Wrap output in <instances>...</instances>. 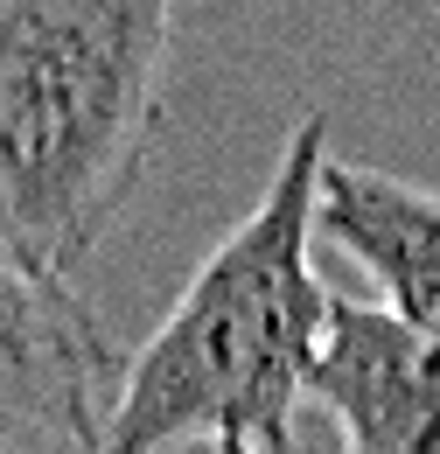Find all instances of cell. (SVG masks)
<instances>
[{
    "mask_svg": "<svg viewBox=\"0 0 440 454\" xmlns=\"http://www.w3.org/2000/svg\"><path fill=\"white\" fill-rule=\"evenodd\" d=\"M217 454H252V448H238V441H224V448H217Z\"/></svg>",
    "mask_w": 440,
    "mask_h": 454,
    "instance_id": "6",
    "label": "cell"
},
{
    "mask_svg": "<svg viewBox=\"0 0 440 454\" xmlns=\"http://www.w3.org/2000/svg\"><path fill=\"white\" fill-rule=\"evenodd\" d=\"M175 0H0V252L77 273L161 140Z\"/></svg>",
    "mask_w": 440,
    "mask_h": 454,
    "instance_id": "2",
    "label": "cell"
},
{
    "mask_svg": "<svg viewBox=\"0 0 440 454\" xmlns=\"http://www.w3.org/2000/svg\"><path fill=\"white\" fill-rule=\"evenodd\" d=\"M315 231L378 286V308L440 342V196L378 168H322Z\"/></svg>",
    "mask_w": 440,
    "mask_h": 454,
    "instance_id": "5",
    "label": "cell"
},
{
    "mask_svg": "<svg viewBox=\"0 0 440 454\" xmlns=\"http://www.w3.org/2000/svg\"><path fill=\"white\" fill-rule=\"evenodd\" d=\"M308 398H322L350 454H440V342L385 308L335 294Z\"/></svg>",
    "mask_w": 440,
    "mask_h": 454,
    "instance_id": "4",
    "label": "cell"
},
{
    "mask_svg": "<svg viewBox=\"0 0 440 454\" xmlns=\"http://www.w3.org/2000/svg\"><path fill=\"white\" fill-rule=\"evenodd\" d=\"M322 168L329 113H308L287 133L259 203L217 238L161 329L126 356L91 454H175L189 441L294 454V412L308 398L335 308L315 273Z\"/></svg>",
    "mask_w": 440,
    "mask_h": 454,
    "instance_id": "1",
    "label": "cell"
},
{
    "mask_svg": "<svg viewBox=\"0 0 440 454\" xmlns=\"http://www.w3.org/2000/svg\"><path fill=\"white\" fill-rule=\"evenodd\" d=\"M126 356L98 308L14 252H0V434H63L91 454L119 398Z\"/></svg>",
    "mask_w": 440,
    "mask_h": 454,
    "instance_id": "3",
    "label": "cell"
}]
</instances>
